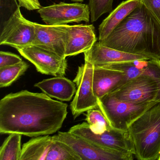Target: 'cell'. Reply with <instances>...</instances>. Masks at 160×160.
Returning a JSON list of instances; mask_svg holds the SVG:
<instances>
[{
  "label": "cell",
  "instance_id": "15",
  "mask_svg": "<svg viewBox=\"0 0 160 160\" xmlns=\"http://www.w3.org/2000/svg\"><path fill=\"white\" fill-rule=\"evenodd\" d=\"M85 59L94 65L105 66L112 63L136 60L149 59L146 57L134 55L105 46L96 42L91 49L84 53Z\"/></svg>",
  "mask_w": 160,
  "mask_h": 160
},
{
  "label": "cell",
  "instance_id": "6",
  "mask_svg": "<svg viewBox=\"0 0 160 160\" xmlns=\"http://www.w3.org/2000/svg\"><path fill=\"white\" fill-rule=\"evenodd\" d=\"M68 132L84 138L102 148L135 155L134 146L128 131L113 128L101 134L93 133L87 122L71 127Z\"/></svg>",
  "mask_w": 160,
  "mask_h": 160
},
{
  "label": "cell",
  "instance_id": "22",
  "mask_svg": "<svg viewBox=\"0 0 160 160\" xmlns=\"http://www.w3.org/2000/svg\"><path fill=\"white\" fill-rule=\"evenodd\" d=\"M87 112L85 120L94 133H102L113 128L99 107L98 108L90 109Z\"/></svg>",
  "mask_w": 160,
  "mask_h": 160
},
{
  "label": "cell",
  "instance_id": "2",
  "mask_svg": "<svg viewBox=\"0 0 160 160\" xmlns=\"http://www.w3.org/2000/svg\"><path fill=\"white\" fill-rule=\"evenodd\" d=\"M99 42L120 51L160 60V22L141 3Z\"/></svg>",
  "mask_w": 160,
  "mask_h": 160
},
{
  "label": "cell",
  "instance_id": "10",
  "mask_svg": "<svg viewBox=\"0 0 160 160\" xmlns=\"http://www.w3.org/2000/svg\"><path fill=\"white\" fill-rule=\"evenodd\" d=\"M44 23L50 26L67 25L68 23L89 22L88 5L83 3L60 2L47 7H41L37 11Z\"/></svg>",
  "mask_w": 160,
  "mask_h": 160
},
{
  "label": "cell",
  "instance_id": "12",
  "mask_svg": "<svg viewBox=\"0 0 160 160\" xmlns=\"http://www.w3.org/2000/svg\"><path fill=\"white\" fill-rule=\"evenodd\" d=\"M35 36L32 45L51 50L65 57L67 31L65 25L50 26L33 22Z\"/></svg>",
  "mask_w": 160,
  "mask_h": 160
},
{
  "label": "cell",
  "instance_id": "17",
  "mask_svg": "<svg viewBox=\"0 0 160 160\" xmlns=\"http://www.w3.org/2000/svg\"><path fill=\"white\" fill-rule=\"evenodd\" d=\"M141 3V0H127L121 2L99 26V41L108 37L117 26Z\"/></svg>",
  "mask_w": 160,
  "mask_h": 160
},
{
  "label": "cell",
  "instance_id": "28",
  "mask_svg": "<svg viewBox=\"0 0 160 160\" xmlns=\"http://www.w3.org/2000/svg\"><path fill=\"white\" fill-rule=\"evenodd\" d=\"M160 160V157H159V160Z\"/></svg>",
  "mask_w": 160,
  "mask_h": 160
},
{
  "label": "cell",
  "instance_id": "23",
  "mask_svg": "<svg viewBox=\"0 0 160 160\" xmlns=\"http://www.w3.org/2000/svg\"><path fill=\"white\" fill-rule=\"evenodd\" d=\"M114 0H89L91 21L94 22L107 13L113 10Z\"/></svg>",
  "mask_w": 160,
  "mask_h": 160
},
{
  "label": "cell",
  "instance_id": "24",
  "mask_svg": "<svg viewBox=\"0 0 160 160\" xmlns=\"http://www.w3.org/2000/svg\"><path fill=\"white\" fill-rule=\"evenodd\" d=\"M22 61V58L16 54L5 51L0 52V68L12 66Z\"/></svg>",
  "mask_w": 160,
  "mask_h": 160
},
{
  "label": "cell",
  "instance_id": "4",
  "mask_svg": "<svg viewBox=\"0 0 160 160\" xmlns=\"http://www.w3.org/2000/svg\"><path fill=\"white\" fill-rule=\"evenodd\" d=\"M98 107L113 128L128 131L131 124L146 111L158 103H132L121 101L110 93L98 99Z\"/></svg>",
  "mask_w": 160,
  "mask_h": 160
},
{
  "label": "cell",
  "instance_id": "27",
  "mask_svg": "<svg viewBox=\"0 0 160 160\" xmlns=\"http://www.w3.org/2000/svg\"><path fill=\"white\" fill-rule=\"evenodd\" d=\"M72 1L75 2H82L84 0H71Z\"/></svg>",
  "mask_w": 160,
  "mask_h": 160
},
{
  "label": "cell",
  "instance_id": "13",
  "mask_svg": "<svg viewBox=\"0 0 160 160\" xmlns=\"http://www.w3.org/2000/svg\"><path fill=\"white\" fill-rule=\"evenodd\" d=\"M67 31L65 57L76 56L91 49L97 42L92 25H65Z\"/></svg>",
  "mask_w": 160,
  "mask_h": 160
},
{
  "label": "cell",
  "instance_id": "20",
  "mask_svg": "<svg viewBox=\"0 0 160 160\" xmlns=\"http://www.w3.org/2000/svg\"><path fill=\"white\" fill-rule=\"evenodd\" d=\"M53 138V141L46 160H81L68 145L54 136Z\"/></svg>",
  "mask_w": 160,
  "mask_h": 160
},
{
  "label": "cell",
  "instance_id": "19",
  "mask_svg": "<svg viewBox=\"0 0 160 160\" xmlns=\"http://www.w3.org/2000/svg\"><path fill=\"white\" fill-rule=\"evenodd\" d=\"M22 135L11 133L0 148V160H19L22 148Z\"/></svg>",
  "mask_w": 160,
  "mask_h": 160
},
{
  "label": "cell",
  "instance_id": "16",
  "mask_svg": "<svg viewBox=\"0 0 160 160\" xmlns=\"http://www.w3.org/2000/svg\"><path fill=\"white\" fill-rule=\"evenodd\" d=\"M51 98L61 102H69L76 92L74 81L64 76H56L44 79L34 85Z\"/></svg>",
  "mask_w": 160,
  "mask_h": 160
},
{
  "label": "cell",
  "instance_id": "1",
  "mask_svg": "<svg viewBox=\"0 0 160 160\" xmlns=\"http://www.w3.org/2000/svg\"><path fill=\"white\" fill-rule=\"evenodd\" d=\"M68 105L44 93L22 90L0 101V133L30 137L55 133L68 114Z\"/></svg>",
  "mask_w": 160,
  "mask_h": 160
},
{
  "label": "cell",
  "instance_id": "25",
  "mask_svg": "<svg viewBox=\"0 0 160 160\" xmlns=\"http://www.w3.org/2000/svg\"><path fill=\"white\" fill-rule=\"evenodd\" d=\"M141 1L160 22V0H141Z\"/></svg>",
  "mask_w": 160,
  "mask_h": 160
},
{
  "label": "cell",
  "instance_id": "18",
  "mask_svg": "<svg viewBox=\"0 0 160 160\" xmlns=\"http://www.w3.org/2000/svg\"><path fill=\"white\" fill-rule=\"evenodd\" d=\"M53 141L49 135L32 138L23 145L19 160H46Z\"/></svg>",
  "mask_w": 160,
  "mask_h": 160
},
{
  "label": "cell",
  "instance_id": "3",
  "mask_svg": "<svg viewBox=\"0 0 160 160\" xmlns=\"http://www.w3.org/2000/svg\"><path fill=\"white\" fill-rule=\"evenodd\" d=\"M128 132L140 160H158L160 156V103L155 104L132 122Z\"/></svg>",
  "mask_w": 160,
  "mask_h": 160
},
{
  "label": "cell",
  "instance_id": "26",
  "mask_svg": "<svg viewBox=\"0 0 160 160\" xmlns=\"http://www.w3.org/2000/svg\"><path fill=\"white\" fill-rule=\"evenodd\" d=\"M18 1L19 7H24L28 11L38 10L41 8L38 0H18Z\"/></svg>",
  "mask_w": 160,
  "mask_h": 160
},
{
  "label": "cell",
  "instance_id": "11",
  "mask_svg": "<svg viewBox=\"0 0 160 160\" xmlns=\"http://www.w3.org/2000/svg\"><path fill=\"white\" fill-rule=\"evenodd\" d=\"M20 55L30 62L38 72L53 76H64L67 68L66 58L51 50L32 45L18 49Z\"/></svg>",
  "mask_w": 160,
  "mask_h": 160
},
{
  "label": "cell",
  "instance_id": "8",
  "mask_svg": "<svg viewBox=\"0 0 160 160\" xmlns=\"http://www.w3.org/2000/svg\"><path fill=\"white\" fill-rule=\"evenodd\" d=\"M94 65L85 59V63L78 67L73 80L76 85V92L71 104V109L74 118L90 109L98 108V98L93 89Z\"/></svg>",
  "mask_w": 160,
  "mask_h": 160
},
{
  "label": "cell",
  "instance_id": "9",
  "mask_svg": "<svg viewBox=\"0 0 160 160\" xmlns=\"http://www.w3.org/2000/svg\"><path fill=\"white\" fill-rule=\"evenodd\" d=\"M34 36L33 22L24 17L18 5L4 24L0 36V45L9 46L18 50L32 45Z\"/></svg>",
  "mask_w": 160,
  "mask_h": 160
},
{
  "label": "cell",
  "instance_id": "5",
  "mask_svg": "<svg viewBox=\"0 0 160 160\" xmlns=\"http://www.w3.org/2000/svg\"><path fill=\"white\" fill-rule=\"evenodd\" d=\"M110 93L121 101L132 103L153 101L160 103V80L142 75L128 80Z\"/></svg>",
  "mask_w": 160,
  "mask_h": 160
},
{
  "label": "cell",
  "instance_id": "7",
  "mask_svg": "<svg viewBox=\"0 0 160 160\" xmlns=\"http://www.w3.org/2000/svg\"><path fill=\"white\" fill-rule=\"evenodd\" d=\"M53 136L68 145L81 160H132L134 158L132 153L102 148L69 132H59Z\"/></svg>",
  "mask_w": 160,
  "mask_h": 160
},
{
  "label": "cell",
  "instance_id": "14",
  "mask_svg": "<svg viewBox=\"0 0 160 160\" xmlns=\"http://www.w3.org/2000/svg\"><path fill=\"white\" fill-rule=\"evenodd\" d=\"M128 80L127 76L122 71L94 65L93 92L98 99L122 87Z\"/></svg>",
  "mask_w": 160,
  "mask_h": 160
},
{
  "label": "cell",
  "instance_id": "21",
  "mask_svg": "<svg viewBox=\"0 0 160 160\" xmlns=\"http://www.w3.org/2000/svg\"><path fill=\"white\" fill-rule=\"evenodd\" d=\"M29 65L25 61L18 64L0 68V88L9 87L25 73Z\"/></svg>",
  "mask_w": 160,
  "mask_h": 160
}]
</instances>
